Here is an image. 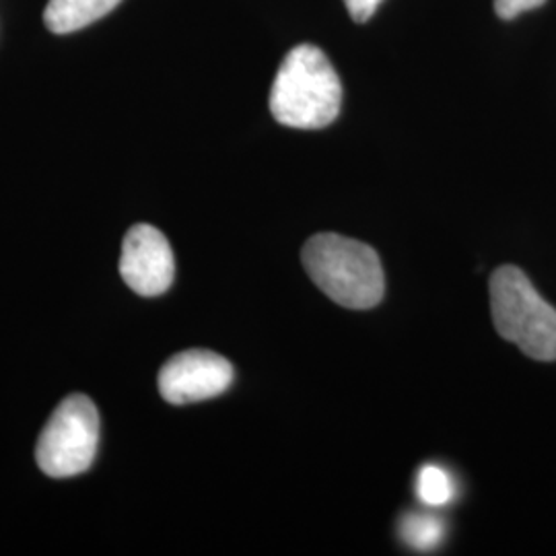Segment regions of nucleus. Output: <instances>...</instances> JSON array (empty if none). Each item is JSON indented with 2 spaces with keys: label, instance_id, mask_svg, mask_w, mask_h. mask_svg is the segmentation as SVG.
<instances>
[{
  "label": "nucleus",
  "instance_id": "obj_8",
  "mask_svg": "<svg viewBox=\"0 0 556 556\" xmlns=\"http://www.w3.org/2000/svg\"><path fill=\"white\" fill-rule=\"evenodd\" d=\"M443 534H445L443 521L435 516L408 514L400 521V536L408 546H413L417 551L435 548Z\"/></svg>",
  "mask_w": 556,
  "mask_h": 556
},
{
  "label": "nucleus",
  "instance_id": "obj_1",
  "mask_svg": "<svg viewBox=\"0 0 556 556\" xmlns=\"http://www.w3.org/2000/svg\"><path fill=\"white\" fill-rule=\"evenodd\" d=\"M342 85L318 46L301 43L278 68L270 91V112L277 122L299 130H318L340 114Z\"/></svg>",
  "mask_w": 556,
  "mask_h": 556
},
{
  "label": "nucleus",
  "instance_id": "obj_5",
  "mask_svg": "<svg viewBox=\"0 0 556 556\" xmlns=\"http://www.w3.org/2000/svg\"><path fill=\"white\" fill-rule=\"evenodd\" d=\"M233 365L204 349H190L169 358L160 371V392L169 404H192L217 397L231 386Z\"/></svg>",
  "mask_w": 556,
  "mask_h": 556
},
{
  "label": "nucleus",
  "instance_id": "obj_11",
  "mask_svg": "<svg viewBox=\"0 0 556 556\" xmlns=\"http://www.w3.org/2000/svg\"><path fill=\"white\" fill-rule=\"evenodd\" d=\"M381 2L383 0H344L351 17L357 21V23H365V21L371 20Z\"/></svg>",
  "mask_w": 556,
  "mask_h": 556
},
{
  "label": "nucleus",
  "instance_id": "obj_3",
  "mask_svg": "<svg viewBox=\"0 0 556 556\" xmlns=\"http://www.w3.org/2000/svg\"><path fill=\"white\" fill-rule=\"evenodd\" d=\"M491 312L498 334L536 361H556V309L517 266L491 277Z\"/></svg>",
  "mask_w": 556,
  "mask_h": 556
},
{
  "label": "nucleus",
  "instance_id": "obj_9",
  "mask_svg": "<svg viewBox=\"0 0 556 556\" xmlns=\"http://www.w3.org/2000/svg\"><path fill=\"white\" fill-rule=\"evenodd\" d=\"M454 480L450 472L439 468L435 464H427L420 468L417 477V495L425 505L441 507L454 498Z\"/></svg>",
  "mask_w": 556,
  "mask_h": 556
},
{
  "label": "nucleus",
  "instance_id": "obj_10",
  "mask_svg": "<svg viewBox=\"0 0 556 556\" xmlns=\"http://www.w3.org/2000/svg\"><path fill=\"white\" fill-rule=\"evenodd\" d=\"M546 0H495V11L501 20H516L521 13L542 7Z\"/></svg>",
  "mask_w": 556,
  "mask_h": 556
},
{
  "label": "nucleus",
  "instance_id": "obj_7",
  "mask_svg": "<svg viewBox=\"0 0 556 556\" xmlns=\"http://www.w3.org/2000/svg\"><path fill=\"white\" fill-rule=\"evenodd\" d=\"M122 0H48L43 23L52 34H73L112 13Z\"/></svg>",
  "mask_w": 556,
  "mask_h": 556
},
{
  "label": "nucleus",
  "instance_id": "obj_6",
  "mask_svg": "<svg viewBox=\"0 0 556 556\" xmlns=\"http://www.w3.org/2000/svg\"><path fill=\"white\" fill-rule=\"evenodd\" d=\"M119 275L140 298H160L176 275L174 252L167 238L153 225H135L122 243Z\"/></svg>",
  "mask_w": 556,
  "mask_h": 556
},
{
  "label": "nucleus",
  "instance_id": "obj_4",
  "mask_svg": "<svg viewBox=\"0 0 556 556\" xmlns=\"http://www.w3.org/2000/svg\"><path fill=\"white\" fill-rule=\"evenodd\" d=\"M100 443V415L87 396H68L60 402L41 431L36 459L43 475L77 477L89 470Z\"/></svg>",
  "mask_w": 556,
  "mask_h": 556
},
{
  "label": "nucleus",
  "instance_id": "obj_2",
  "mask_svg": "<svg viewBox=\"0 0 556 556\" xmlns=\"http://www.w3.org/2000/svg\"><path fill=\"white\" fill-rule=\"evenodd\" d=\"M301 260L319 291L342 307L369 309L383 299L381 260L363 241L338 233H318L303 245Z\"/></svg>",
  "mask_w": 556,
  "mask_h": 556
}]
</instances>
